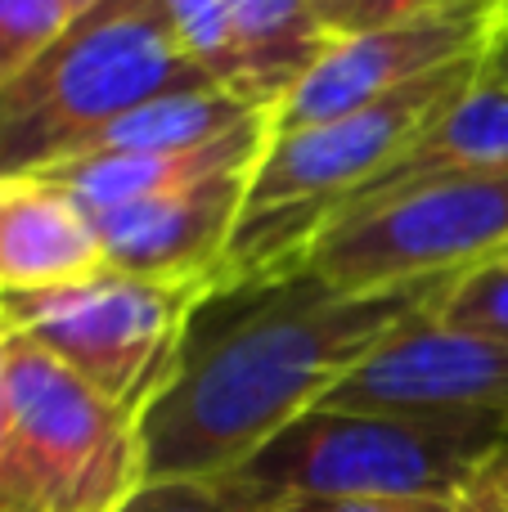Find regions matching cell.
I'll return each instance as SVG.
<instances>
[{
    "label": "cell",
    "instance_id": "8",
    "mask_svg": "<svg viewBox=\"0 0 508 512\" xmlns=\"http://www.w3.org/2000/svg\"><path fill=\"white\" fill-rule=\"evenodd\" d=\"M324 405L508 432V342L450 328L432 306L396 328Z\"/></svg>",
    "mask_w": 508,
    "mask_h": 512
},
{
    "label": "cell",
    "instance_id": "19",
    "mask_svg": "<svg viewBox=\"0 0 508 512\" xmlns=\"http://www.w3.org/2000/svg\"><path fill=\"white\" fill-rule=\"evenodd\" d=\"M450 5H468V0H351L333 23V41L351 32H369V27L396 23V18H414V14H432V9H450Z\"/></svg>",
    "mask_w": 508,
    "mask_h": 512
},
{
    "label": "cell",
    "instance_id": "20",
    "mask_svg": "<svg viewBox=\"0 0 508 512\" xmlns=\"http://www.w3.org/2000/svg\"><path fill=\"white\" fill-rule=\"evenodd\" d=\"M455 512H508V445L455 495Z\"/></svg>",
    "mask_w": 508,
    "mask_h": 512
},
{
    "label": "cell",
    "instance_id": "4",
    "mask_svg": "<svg viewBox=\"0 0 508 512\" xmlns=\"http://www.w3.org/2000/svg\"><path fill=\"white\" fill-rule=\"evenodd\" d=\"M221 292L212 283L140 279L108 265L72 288L0 301V324L36 342L117 409L144 414L171 387L189 333Z\"/></svg>",
    "mask_w": 508,
    "mask_h": 512
},
{
    "label": "cell",
    "instance_id": "14",
    "mask_svg": "<svg viewBox=\"0 0 508 512\" xmlns=\"http://www.w3.org/2000/svg\"><path fill=\"white\" fill-rule=\"evenodd\" d=\"M162 9H167L171 32L185 45L189 59H194L216 86L243 95V68H239L234 23H230V0H162Z\"/></svg>",
    "mask_w": 508,
    "mask_h": 512
},
{
    "label": "cell",
    "instance_id": "3",
    "mask_svg": "<svg viewBox=\"0 0 508 512\" xmlns=\"http://www.w3.org/2000/svg\"><path fill=\"white\" fill-rule=\"evenodd\" d=\"M504 445V427L320 405L216 486L243 512L333 499H455Z\"/></svg>",
    "mask_w": 508,
    "mask_h": 512
},
{
    "label": "cell",
    "instance_id": "7",
    "mask_svg": "<svg viewBox=\"0 0 508 512\" xmlns=\"http://www.w3.org/2000/svg\"><path fill=\"white\" fill-rule=\"evenodd\" d=\"M508 27V0H468L432 14L396 18L369 32L338 36L275 104V135L333 122L396 95L414 81L486 54Z\"/></svg>",
    "mask_w": 508,
    "mask_h": 512
},
{
    "label": "cell",
    "instance_id": "17",
    "mask_svg": "<svg viewBox=\"0 0 508 512\" xmlns=\"http://www.w3.org/2000/svg\"><path fill=\"white\" fill-rule=\"evenodd\" d=\"M122 512H243L216 481H144Z\"/></svg>",
    "mask_w": 508,
    "mask_h": 512
},
{
    "label": "cell",
    "instance_id": "23",
    "mask_svg": "<svg viewBox=\"0 0 508 512\" xmlns=\"http://www.w3.org/2000/svg\"><path fill=\"white\" fill-rule=\"evenodd\" d=\"M68 5L77 9V14H90V9H95V5H104V0H68Z\"/></svg>",
    "mask_w": 508,
    "mask_h": 512
},
{
    "label": "cell",
    "instance_id": "5",
    "mask_svg": "<svg viewBox=\"0 0 508 512\" xmlns=\"http://www.w3.org/2000/svg\"><path fill=\"white\" fill-rule=\"evenodd\" d=\"M9 423L36 512H122L149 481L144 427L36 342L9 333Z\"/></svg>",
    "mask_w": 508,
    "mask_h": 512
},
{
    "label": "cell",
    "instance_id": "11",
    "mask_svg": "<svg viewBox=\"0 0 508 512\" xmlns=\"http://www.w3.org/2000/svg\"><path fill=\"white\" fill-rule=\"evenodd\" d=\"M108 270L95 216L54 176H0V301L72 288Z\"/></svg>",
    "mask_w": 508,
    "mask_h": 512
},
{
    "label": "cell",
    "instance_id": "13",
    "mask_svg": "<svg viewBox=\"0 0 508 512\" xmlns=\"http://www.w3.org/2000/svg\"><path fill=\"white\" fill-rule=\"evenodd\" d=\"M230 23L239 41L243 95L252 104H279L333 45L315 0H230Z\"/></svg>",
    "mask_w": 508,
    "mask_h": 512
},
{
    "label": "cell",
    "instance_id": "21",
    "mask_svg": "<svg viewBox=\"0 0 508 512\" xmlns=\"http://www.w3.org/2000/svg\"><path fill=\"white\" fill-rule=\"evenodd\" d=\"M257 512H455V499H333V504H275Z\"/></svg>",
    "mask_w": 508,
    "mask_h": 512
},
{
    "label": "cell",
    "instance_id": "6",
    "mask_svg": "<svg viewBox=\"0 0 508 512\" xmlns=\"http://www.w3.org/2000/svg\"><path fill=\"white\" fill-rule=\"evenodd\" d=\"M508 256V167L464 171L329 225L302 270L347 292L450 283Z\"/></svg>",
    "mask_w": 508,
    "mask_h": 512
},
{
    "label": "cell",
    "instance_id": "9",
    "mask_svg": "<svg viewBox=\"0 0 508 512\" xmlns=\"http://www.w3.org/2000/svg\"><path fill=\"white\" fill-rule=\"evenodd\" d=\"M252 176L257 167L221 171V176L171 189V194L144 198V203L95 212L108 265L122 274H140V279L212 283L221 292L225 256L248 212Z\"/></svg>",
    "mask_w": 508,
    "mask_h": 512
},
{
    "label": "cell",
    "instance_id": "1",
    "mask_svg": "<svg viewBox=\"0 0 508 512\" xmlns=\"http://www.w3.org/2000/svg\"><path fill=\"white\" fill-rule=\"evenodd\" d=\"M446 283L347 292L320 274L216 297L198 315L171 387L144 414L149 481H221L302 414L320 409L396 328L432 310Z\"/></svg>",
    "mask_w": 508,
    "mask_h": 512
},
{
    "label": "cell",
    "instance_id": "12",
    "mask_svg": "<svg viewBox=\"0 0 508 512\" xmlns=\"http://www.w3.org/2000/svg\"><path fill=\"white\" fill-rule=\"evenodd\" d=\"M270 140H275V108L257 113L248 126L230 131L225 140L203 144V149L185 153H86V158H68L59 167L41 171L54 176L90 216L113 212V207H131L144 198L171 194L180 185L221 176V171L257 167L266 158Z\"/></svg>",
    "mask_w": 508,
    "mask_h": 512
},
{
    "label": "cell",
    "instance_id": "16",
    "mask_svg": "<svg viewBox=\"0 0 508 512\" xmlns=\"http://www.w3.org/2000/svg\"><path fill=\"white\" fill-rule=\"evenodd\" d=\"M437 319L464 333L508 342V256L450 279L437 301Z\"/></svg>",
    "mask_w": 508,
    "mask_h": 512
},
{
    "label": "cell",
    "instance_id": "22",
    "mask_svg": "<svg viewBox=\"0 0 508 512\" xmlns=\"http://www.w3.org/2000/svg\"><path fill=\"white\" fill-rule=\"evenodd\" d=\"M351 0H315V9H320V18H324V27L333 32V23H338V14L347 9Z\"/></svg>",
    "mask_w": 508,
    "mask_h": 512
},
{
    "label": "cell",
    "instance_id": "18",
    "mask_svg": "<svg viewBox=\"0 0 508 512\" xmlns=\"http://www.w3.org/2000/svg\"><path fill=\"white\" fill-rule=\"evenodd\" d=\"M5 360H9V328L0 324V512H36L32 499H27L23 472H18V454H14V423H9Z\"/></svg>",
    "mask_w": 508,
    "mask_h": 512
},
{
    "label": "cell",
    "instance_id": "10",
    "mask_svg": "<svg viewBox=\"0 0 508 512\" xmlns=\"http://www.w3.org/2000/svg\"><path fill=\"white\" fill-rule=\"evenodd\" d=\"M491 167H508V27L477 59V72L468 77V86L423 126V135L383 176H374L356 198H347L329 225L347 221L356 212H369L387 198H401L419 185H432V180Z\"/></svg>",
    "mask_w": 508,
    "mask_h": 512
},
{
    "label": "cell",
    "instance_id": "2",
    "mask_svg": "<svg viewBox=\"0 0 508 512\" xmlns=\"http://www.w3.org/2000/svg\"><path fill=\"white\" fill-rule=\"evenodd\" d=\"M203 86L216 81L176 41L162 0H104L0 90V176L50 171L131 108Z\"/></svg>",
    "mask_w": 508,
    "mask_h": 512
},
{
    "label": "cell",
    "instance_id": "15",
    "mask_svg": "<svg viewBox=\"0 0 508 512\" xmlns=\"http://www.w3.org/2000/svg\"><path fill=\"white\" fill-rule=\"evenodd\" d=\"M77 18L68 0H0V90L36 68Z\"/></svg>",
    "mask_w": 508,
    "mask_h": 512
}]
</instances>
